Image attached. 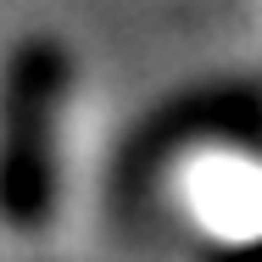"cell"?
Listing matches in <instances>:
<instances>
[{
	"label": "cell",
	"instance_id": "6da1fadb",
	"mask_svg": "<svg viewBox=\"0 0 262 262\" xmlns=\"http://www.w3.org/2000/svg\"><path fill=\"white\" fill-rule=\"evenodd\" d=\"M67 101V56L34 39L6 61L0 78V223L6 229H45L56 212V134Z\"/></svg>",
	"mask_w": 262,
	"mask_h": 262
},
{
	"label": "cell",
	"instance_id": "7a4b0ae2",
	"mask_svg": "<svg viewBox=\"0 0 262 262\" xmlns=\"http://www.w3.org/2000/svg\"><path fill=\"white\" fill-rule=\"evenodd\" d=\"M217 262H262V240H251V246H240V251H229V257Z\"/></svg>",
	"mask_w": 262,
	"mask_h": 262
}]
</instances>
